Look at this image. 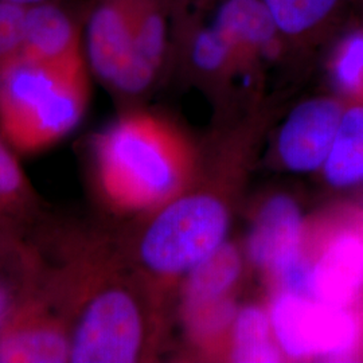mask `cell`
Masks as SVG:
<instances>
[{
	"mask_svg": "<svg viewBox=\"0 0 363 363\" xmlns=\"http://www.w3.org/2000/svg\"><path fill=\"white\" fill-rule=\"evenodd\" d=\"M46 235L65 280L72 363L151 362L169 335V298L117 238L81 228Z\"/></svg>",
	"mask_w": 363,
	"mask_h": 363,
	"instance_id": "obj_1",
	"label": "cell"
},
{
	"mask_svg": "<svg viewBox=\"0 0 363 363\" xmlns=\"http://www.w3.org/2000/svg\"><path fill=\"white\" fill-rule=\"evenodd\" d=\"M89 178L116 216L143 217L187 189L193 147L169 117L130 105L89 142Z\"/></svg>",
	"mask_w": 363,
	"mask_h": 363,
	"instance_id": "obj_2",
	"label": "cell"
},
{
	"mask_svg": "<svg viewBox=\"0 0 363 363\" xmlns=\"http://www.w3.org/2000/svg\"><path fill=\"white\" fill-rule=\"evenodd\" d=\"M85 50L54 61L23 55L0 67V136L18 155L40 154L76 130L91 99Z\"/></svg>",
	"mask_w": 363,
	"mask_h": 363,
	"instance_id": "obj_3",
	"label": "cell"
},
{
	"mask_svg": "<svg viewBox=\"0 0 363 363\" xmlns=\"http://www.w3.org/2000/svg\"><path fill=\"white\" fill-rule=\"evenodd\" d=\"M140 218L118 242L147 281L169 298L178 281L226 242L230 208L216 191L186 189Z\"/></svg>",
	"mask_w": 363,
	"mask_h": 363,
	"instance_id": "obj_4",
	"label": "cell"
},
{
	"mask_svg": "<svg viewBox=\"0 0 363 363\" xmlns=\"http://www.w3.org/2000/svg\"><path fill=\"white\" fill-rule=\"evenodd\" d=\"M40 240V238H39ZM26 298L0 333V363H66L70 357L65 280L50 247Z\"/></svg>",
	"mask_w": 363,
	"mask_h": 363,
	"instance_id": "obj_5",
	"label": "cell"
},
{
	"mask_svg": "<svg viewBox=\"0 0 363 363\" xmlns=\"http://www.w3.org/2000/svg\"><path fill=\"white\" fill-rule=\"evenodd\" d=\"M306 253L310 262L311 298L345 304L362 296L361 211L345 208L310 220Z\"/></svg>",
	"mask_w": 363,
	"mask_h": 363,
	"instance_id": "obj_6",
	"label": "cell"
},
{
	"mask_svg": "<svg viewBox=\"0 0 363 363\" xmlns=\"http://www.w3.org/2000/svg\"><path fill=\"white\" fill-rule=\"evenodd\" d=\"M84 50L91 74L105 89L128 106L139 104L130 0H91L84 22Z\"/></svg>",
	"mask_w": 363,
	"mask_h": 363,
	"instance_id": "obj_7",
	"label": "cell"
},
{
	"mask_svg": "<svg viewBox=\"0 0 363 363\" xmlns=\"http://www.w3.org/2000/svg\"><path fill=\"white\" fill-rule=\"evenodd\" d=\"M345 105L339 96H319L301 101L289 112L276 139V151L284 167L298 174L323 169Z\"/></svg>",
	"mask_w": 363,
	"mask_h": 363,
	"instance_id": "obj_8",
	"label": "cell"
},
{
	"mask_svg": "<svg viewBox=\"0 0 363 363\" xmlns=\"http://www.w3.org/2000/svg\"><path fill=\"white\" fill-rule=\"evenodd\" d=\"M208 19L232 49L242 74L256 76L264 66L288 55L261 0H220Z\"/></svg>",
	"mask_w": 363,
	"mask_h": 363,
	"instance_id": "obj_9",
	"label": "cell"
},
{
	"mask_svg": "<svg viewBox=\"0 0 363 363\" xmlns=\"http://www.w3.org/2000/svg\"><path fill=\"white\" fill-rule=\"evenodd\" d=\"M308 220L286 194L269 196L259 206L247 240V257L269 280L304 255Z\"/></svg>",
	"mask_w": 363,
	"mask_h": 363,
	"instance_id": "obj_10",
	"label": "cell"
},
{
	"mask_svg": "<svg viewBox=\"0 0 363 363\" xmlns=\"http://www.w3.org/2000/svg\"><path fill=\"white\" fill-rule=\"evenodd\" d=\"M261 1L284 40L288 55H306L335 35L347 0Z\"/></svg>",
	"mask_w": 363,
	"mask_h": 363,
	"instance_id": "obj_11",
	"label": "cell"
},
{
	"mask_svg": "<svg viewBox=\"0 0 363 363\" xmlns=\"http://www.w3.org/2000/svg\"><path fill=\"white\" fill-rule=\"evenodd\" d=\"M30 228L0 225V333L42 271L45 252Z\"/></svg>",
	"mask_w": 363,
	"mask_h": 363,
	"instance_id": "obj_12",
	"label": "cell"
},
{
	"mask_svg": "<svg viewBox=\"0 0 363 363\" xmlns=\"http://www.w3.org/2000/svg\"><path fill=\"white\" fill-rule=\"evenodd\" d=\"M84 52V27L61 1L27 6L23 57L54 61Z\"/></svg>",
	"mask_w": 363,
	"mask_h": 363,
	"instance_id": "obj_13",
	"label": "cell"
},
{
	"mask_svg": "<svg viewBox=\"0 0 363 363\" xmlns=\"http://www.w3.org/2000/svg\"><path fill=\"white\" fill-rule=\"evenodd\" d=\"M242 272L240 249L230 242L222 244L182 280L179 311L233 298Z\"/></svg>",
	"mask_w": 363,
	"mask_h": 363,
	"instance_id": "obj_14",
	"label": "cell"
},
{
	"mask_svg": "<svg viewBox=\"0 0 363 363\" xmlns=\"http://www.w3.org/2000/svg\"><path fill=\"white\" fill-rule=\"evenodd\" d=\"M335 190L363 186V100L346 101L337 136L322 169Z\"/></svg>",
	"mask_w": 363,
	"mask_h": 363,
	"instance_id": "obj_15",
	"label": "cell"
},
{
	"mask_svg": "<svg viewBox=\"0 0 363 363\" xmlns=\"http://www.w3.org/2000/svg\"><path fill=\"white\" fill-rule=\"evenodd\" d=\"M222 358L242 363L286 361L273 334L268 307L247 304L237 310Z\"/></svg>",
	"mask_w": 363,
	"mask_h": 363,
	"instance_id": "obj_16",
	"label": "cell"
},
{
	"mask_svg": "<svg viewBox=\"0 0 363 363\" xmlns=\"http://www.w3.org/2000/svg\"><path fill=\"white\" fill-rule=\"evenodd\" d=\"M42 217V202L18 162V154L0 136V225L30 228Z\"/></svg>",
	"mask_w": 363,
	"mask_h": 363,
	"instance_id": "obj_17",
	"label": "cell"
},
{
	"mask_svg": "<svg viewBox=\"0 0 363 363\" xmlns=\"http://www.w3.org/2000/svg\"><path fill=\"white\" fill-rule=\"evenodd\" d=\"M327 67L337 96L345 101L363 100V23L337 39Z\"/></svg>",
	"mask_w": 363,
	"mask_h": 363,
	"instance_id": "obj_18",
	"label": "cell"
},
{
	"mask_svg": "<svg viewBox=\"0 0 363 363\" xmlns=\"http://www.w3.org/2000/svg\"><path fill=\"white\" fill-rule=\"evenodd\" d=\"M26 10L25 4L0 0V67L22 54Z\"/></svg>",
	"mask_w": 363,
	"mask_h": 363,
	"instance_id": "obj_19",
	"label": "cell"
},
{
	"mask_svg": "<svg viewBox=\"0 0 363 363\" xmlns=\"http://www.w3.org/2000/svg\"><path fill=\"white\" fill-rule=\"evenodd\" d=\"M220 0H174L172 21L187 15L196 18H208Z\"/></svg>",
	"mask_w": 363,
	"mask_h": 363,
	"instance_id": "obj_20",
	"label": "cell"
},
{
	"mask_svg": "<svg viewBox=\"0 0 363 363\" xmlns=\"http://www.w3.org/2000/svg\"><path fill=\"white\" fill-rule=\"evenodd\" d=\"M15 1L19 4H25V6H31V4H37V3H46V1H62V0H10Z\"/></svg>",
	"mask_w": 363,
	"mask_h": 363,
	"instance_id": "obj_21",
	"label": "cell"
},
{
	"mask_svg": "<svg viewBox=\"0 0 363 363\" xmlns=\"http://www.w3.org/2000/svg\"><path fill=\"white\" fill-rule=\"evenodd\" d=\"M361 223H362V230H363V211H361Z\"/></svg>",
	"mask_w": 363,
	"mask_h": 363,
	"instance_id": "obj_22",
	"label": "cell"
},
{
	"mask_svg": "<svg viewBox=\"0 0 363 363\" xmlns=\"http://www.w3.org/2000/svg\"><path fill=\"white\" fill-rule=\"evenodd\" d=\"M362 6H363V0H362Z\"/></svg>",
	"mask_w": 363,
	"mask_h": 363,
	"instance_id": "obj_23",
	"label": "cell"
}]
</instances>
